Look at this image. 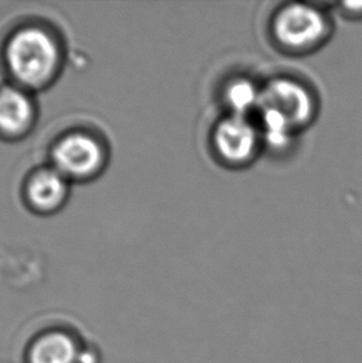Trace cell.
<instances>
[{
	"mask_svg": "<svg viewBox=\"0 0 362 363\" xmlns=\"http://www.w3.org/2000/svg\"><path fill=\"white\" fill-rule=\"evenodd\" d=\"M5 61L23 89H38L53 79L59 67V44L48 30L26 26L8 41Z\"/></svg>",
	"mask_w": 362,
	"mask_h": 363,
	"instance_id": "cell-1",
	"label": "cell"
},
{
	"mask_svg": "<svg viewBox=\"0 0 362 363\" xmlns=\"http://www.w3.org/2000/svg\"><path fill=\"white\" fill-rule=\"evenodd\" d=\"M327 31L324 15L308 5H287L274 18V38L284 49L292 51L313 49L325 38Z\"/></svg>",
	"mask_w": 362,
	"mask_h": 363,
	"instance_id": "cell-2",
	"label": "cell"
},
{
	"mask_svg": "<svg viewBox=\"0 0 362 363\" xmlns=\"http://www.w3.org/2000/svg\"><path fill=\"white\" fill-rule=\"evenodd\" d=\"M53 162L66 179H86L102 167V145L89 134L72 133L56 143Z\"/></svg>",
	"mask_w": 362,
	"mask_h": 363,
	"instance_id": "cell-3",
	"label": "cell"
},
{
	"mask_svg": "<svg viewBox=\"0 0 362 363\" xmlns=\"http://www.w3.org/2000/svg\"><path fill=\"white\" fill-rule=\"evenodd\" d=\"M257 107L282 116L293 130L313 116V99L303 86L290 79H274L260 92Z\"/></svg>",
	"mask_w": 362,
	"mask_h": 363,
	"instance_id": "cell-4",
	"label": "cell"
},
{
	"mask_svg": "<svg viewBox=\"0 0 362 363\" xmlns=\"http://www.w3.org/2000/svg\"><path fill=\"white\" fill-rule=\"evenodd\" d=\"M214 143L216 150L226 162L241 164L253 155L257 132L243 116L235 114L217 125Z\"/></svg>",
	"mask_w": 362,
	"mask_h": 363,
	"instance_id": "cell-5",
	"label": "cell"
},
{
	"mask_svg": "<svg viewBox=\"0 0 362 363\" xmlns=\"http://www.w3.org/2000/svg\"><path fill=\"white\" fill-rule=\"evenodd\" d=\"M35 107L29 94L21 87L0 89V132L20 135L34 122Z\"/></svg>",
	"mask_w": 362,
	"mask_h": 363,
	"instance_id": "cell-6",
	"label": "cell"
},
{
	"mask_svg": "<svg viewBox=\"0 0 362 363\" xmlns=\"http://www.w3.org/2000/svg\"><path fill=\"white\" fill-rule=\"evenodd\" d=\"M67 179L55 167L35 172L26 187L30 203L39 211H53L61 206L67 195Z\"/></svg>",
	"mask_w": 362,
	"mask_h": 363,
	"instance_id": "cell-7",
	"label": "cell"
},
{
	"mask_svg": "<svg viewBox=\"0 0 362 363\" xmlns=\"http://www.w3.org/2000/svg\"><path fill=\"white\" fill-rule=\"evenodd\" d=\"M79 352L75 340L64 333H50L40 337L30 354L31 363H77Z\"/></svg>",
	"mask_w": 362,
	"mask_h": 363,
	"instance_id": "cell-8",
	"label": "cell"
},
{
	"mask_svg": "<svg viewBox=\"0 0 362 363\" xmlns=\"http://www.w3.org/2000/svg\"><path fill=\"white\" fill-rule=\"evenodd\" d=\"M226 94L229 104L238 116H242L248 109L256 107L260 99V92L256 91L255 86L243 79L231 84Z\"/></svg>",
	"mask_w": 362,
	"mask_h": 363,
	"instance_id": "cell-9",
	"label": "cell"
},
{
	"mask_svg": "<svg viewBox=\"0 0 362 363\" xmlns=\"http://www.w3.org/2000/svg\"><path fill=\"white\" fill-rule=\"evenodd\" d=\"M345 6L349 8V10H351V11H361L362 3H346Z\"/></svg>",
	"mask_w": 362,
	"mask_h": 363,
	"instance_id": "cell-10",
	"label": "cell"
}]
</instances>
